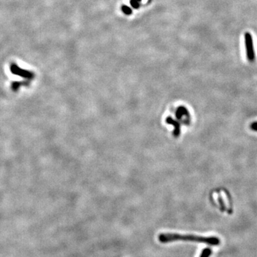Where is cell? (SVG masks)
Returning <instances> with one entry per match:
<instances>
[{"label":"cell","mask_w":257,"mask_h":257,"mask_svg":"<svg viewBox=\"0 0 257 257\" xmlns=\"http://www.w3.org/2000/svg\"><path fill=\"white\" fill-rule=\"evenodd\" d=\"M121 9H122V11L124 12V13L126 14V15H130V14H131V9L129 7H128L126 6H123L122 8H121Z\"/></svg>","instance_id":"cell-5"},{"label":"cell","mask_w":257,"mask_h":257,"mask_svg":"<svg viewBox=\"0 0 257 257\" xmlns=\"http://www.w3.org/2000/svg\"><path fill=\"white\" fill-rule=\"evenodd\" d=\"M165 123L173 126L174 134L179 135L182 132V128L187 126L191 122V114L189 110L183 104H177L171 107L167 111L165 117Z\"/></svg>","instance_id":"cell-1"},{"label":"cell","mask_w":257,"mask_h":257,"mask_svg":"<svg viewBox=\"0 0 257 257\" xmlns=\"http://www.w3.org/2000/svg\"><path fill=\"white\" fill-rule=\"evenodd\" d=\"M212 251L209 248H206L202 251V254H201L200 257H209L210 255L212 254Z\"/></svg>","instance_id":"cell-4"},{"label":"cell","mask_w":257,"mask_h":257,"mask_svg":"<svg viewBox=\"0 0 257 257\" xmlns=\"http://www.w3.org/2000/svg\"><path fill=\"white\" fill-rule=\"evenodd\" d=\"M130 3H131V6H132L134 8H138L139 7V1H137V0H131Z\"/></svg>","instance_id":"cell-6"},{"label":"cell","mask_w":257,"mask_h":257,"mask_svg":"<svg viewBox=\"0 0 257 257\" xmlns=\"http://www.w3.org/2000/svg\"><path fill=\"white\" fill-rule=\"evenodd\" d=\"M158 239L161 243H168L175 241H186V242L205 243L212 246L219 245L220 244V239L217 237H204L196 235H182L179 234H161L158 237Z\"/></svg>","instance_id":"cell-2"},{"label":"cell","mask_w":257,"mask_h":257,"mask_svg":"<svg viewBox=\"0 0 257 257\" xmlns=\"http://www.w3.org/2000/svg\"><path fill=\"white\" fill-rule=\"evenodd\" d=\"M244 39L246 49V57L250 61H253L255 59V52L252 36L249 32H246L244 34Z\"/></svg>","instance_id":"cell-3"},{"label":"cell","mask_w":257,"mask_h":257,"mask_svg":"<svg viewBox=\"0 0 257 257\" xmlns=\"http://www.w3.org/2000/svg\"><path fill=\"white\" fill-rule=\"evenodd\" d=\"M250 128H251V130H253V131H257V121L251 123V124H250Z\"/></svg>","instance_id":"cell-8"},{"label":"cell","mask_w":257,"mask_h":257,"mask_svg":"<svg viewBox=\"0 0 257 257\" xmlns=\"http://www.w3.org/2000/svg\"><path fill=\"white\" fill-rule=\"evenodd\" d=\"M218 199H219V202L220 204V206H221V211H225V209H226V207H225V204H224V203H223L222 199H221L220 196H219Z\"/></svg>","instance_id":"cell-7"},{"label":"cell","mask_w":257,"mask_h":257,"mask_svg":"<svg viewBox=\"0 0 257 257\" xmlns=\"http://www.w3.org/2000/svg\"><path fill=\"white\" fill-rule=\"evenodd\" d=\"M137 1H142V0H137Z\"/></svg>","instance_id":"cell-9"}]
</instances>
